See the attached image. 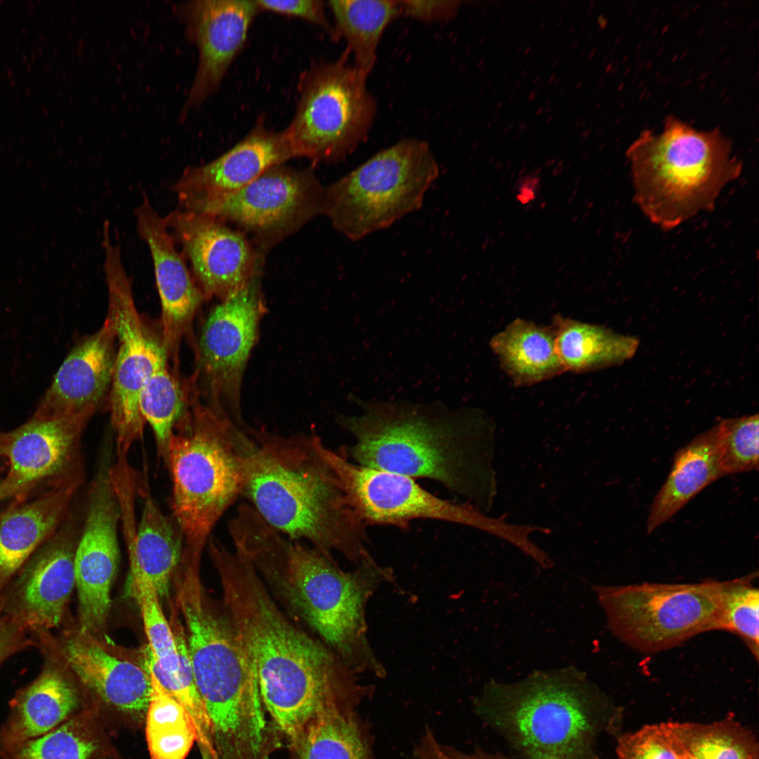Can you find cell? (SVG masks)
<instances>
[{"instance_id":"cell-1","label":"cell","mask_w":759,"mask_h":759,"mask_svg":"<svg viewBox=\"0 0 759 759\" xmlns=\"http://www.w3.org/2000/svg\"><path fill=\"white\" fill-rule=\"evenodd\" d=\"M211 559L264 709L290 745L324 709L356 711L372 696L373 686L361 682L330 647L287 617L245 555L223 546Z\"/></svg>"},{"instance_id":"cell-2","label":"cell","mask_w":759,"mask_h":759,"mask_svg":"<svg viewBox=\"0 0 759 759\" xmlns=\"http://www.w3.org/2000/svg\"><path fill=\"white\" fill-rule=\"evenodd\" d=\"M228 528L234 549L251 562L291 618L357 674H384L369 642L365 614L375 592L394 580L391 568L369 554L355 569L343 570L331 553L284 536L247 504L238 507Z\"/></svg>"},{"instance_id":"cell-3","label":"cell","mask_w":759,"mask_h":759,"mask_svg":"<svg viewBox=\"0 0 759 759\" xmlns=\"http://www.w3.org/2000/svg\"><path fill=\"white\" fill-rule=\"evenodd\" d=\"M359 415L337 417L354 441L343 447L353 462L414 479L424 478L481 503L490 486L488 422L479 411L439 402L358 400Z\"/></svg>"},{"instance_id":"cell-4","label":"cell","mask_w":759,"mask_h":759,"mask_svg":"<svg viewBox=\"0 0 759 759\" xmlns=\"http://www.w3.org/2000/svg\"><path fill=\"white\" fill-rule=\"evenodd\" d=\"M254 441L242 495L284 536L355 566L370 554L365 523L349 502L316 435L283 436L245 427Z\"/></svg>"},{"instance_id":"cell-5","label":"cell","mask_w":759,"mask_h":759,"mask_svg":"<svg viewBox=\"0 0 759 759\" xmlns=\"http://www.w3.org/2000/svg\"><path fill=\"white\" fill-rule=\"evenodd\" d=\"M254 441L245 427L195 398L177 421L164 461L183 559L201 562L217 521L242 495Z\"/></svg>"},{"instance_id":"cell-6","label":"cell","mask_w":759,"mask_h":759,"mask_svg":"<svg viewBox=\"0 0 759 759\" xmlns=\"http://www.w3.org/2000/svg\"><path fill=\"white\" fill-rule=\"evenodd\" d=\"M634 200L661 228L671 230L701 212L713 210L742 163L718 129L697 131L674 117L659 134L645 130L627 151Z\"/></svg>"},{"instance_id":"cell-7","label":"cell","mask_w":759,"mask_h":759,"mask_svg":"<svg viewBox=\"0 0 759 759\" xmlns=\"http://www.w3.org/2000/svg\"><path fill=\"white\" fill-rule=\"evenodd\" d=\"M597 700L585 673L567 666L512 684L491 680L476 705L530 759H585Z\"/></svg>"},{"instance_id":"cell-8","label":"cell","mask_w":759,"mask_h":759,"mask_svg":"<svg viewBox=\"0 0 759 759\" xmlns=\"http://www.w3.org/2000/svg\"><path fill=\"white\" fill-rule=\"evenodd\" d=\"M429 145L406 138L370 157L325 187V214L356 241L419 209L439 176Z\"/></svg>"},{"instance_id":"cell-9","label":"cell","mask_w":759,"mask_h":759,"mask_svg":"<svg viewBox=\"0 0 759 759\" xmlns=\"http://www.w3.org/2000/svg\"><path fill=\"white\" fill-rule=\"evenodd\" d=\"M734 582L595 585L593 590L613 635L637 651L654 653L720 630Z\"/></svg>"},{"instance_id":"cell-10","label":"cell","mask_w":759,"mask_h":759,"mask_svg":"<svg viewBox=\"0 0 759 759\" xmlns=\"http://www.w3.org/2000/svg\"><path fill=\"white\" fill-rule=\"evenodd\" d=\"M348 54L316 62L301 74L296 110L283 130L294 157L334 162L365 141L376 102L367 88L368 75L348 63Z\"/></svg>"},{"instance_id":"cell-11","label":"cell","mask_w":759,"mask_h":759,"mask_svg":"<svg viewBox=\"0 0 759 759\" xmlns=\"http://www.w3.org/2000/svg\"><path fill=\"white\" fill-rule=\"evenodd\" d=\"M325 455L336 470L350 504L368 524L406 528L418 519H433L476 528L521 546L524 526L510 524L485 515L473 504L439 498L406 475L368 467L350 460L342 448L325 447Z\"/></svg>"},{"instance_id":"cell-12","label":"cell","mask_w":759,"mask_h":759,"mask_svg":"<svg viewBox=\"0 0 759 759\" xmlns=\"http://www.w3.org/2000/svg\"><path fill=\"white\" fill-rule=\"evenodd\" d=\"M103 270L108 292V313L118 343L110 399L117 458H127L143 434L144 420L138 408L141 388L155 370L167 360L162 344L147 330L134 299L131 283L121 249L103 230Z\"/></svg>"},{"instance_id":"cell-13","label":"cell","mask_w":759,"mask_h":759,"mask_svg":"<svg viewBox=\"0 0 759 759\" xmlns=\"http://www.w3.org/2000/svg\"><path fill=\"white\" fill-rule=\"evenodd\" d=\"M325 209V187L321 186L313 169L281 164L198 213L238 225L253 235L264 252L313 217L324 214Z\"/></svg>"},{"instance_id":"cell-14","label":"cell","mask_w":759,"mask_h":759,"mask_svg":"<svg viewBox=\"0 0 759 759\" xmlns=\"http://www.w3.org/2000/svg\"><path fill=\"white\" fill-rule=\"evenodd\" d=\"M259 275L210 311L198 343L209 407L240 427L245 426L240 408L242 377L266 310Z\"/></svg>"},{"instance_id":"cell-15","label":"cell","mask_w":759,"mask_h":759,"mask_svg":"<svg viewBox=\"0 0 759 759\" xmlns=\"http://www.w3.org/2000/svg\"><path fill=\"white\" fill-rule=\"evenodd\" d=\"M164 219L205 299L224 301L260 275V254L242 233L225 221L181 208Z\"/></svg>"},{"instance_id":"cell-16","label":"cell","mask_w":759,"mask_h":759,"mask_svg":"<svg viewBox=\"0 0 759 759\" xmlns=\"http://www.w3.org/2000/svg\"><path fill=\"white\" fill-rule=\"evenodd\" d=\"M174 11L199 55L195 75L181 112V118L184 119L219 90L243 49L260 11L252 0L188 1L176 5Z\"/></svg>"},{"instance_id":"cell-17","label":"cell","mask_w":759,"mask_h":759,"mask_svg":"<svg viewBox=\"0 0 759 759\" xmlns=\"http://www.w3.org/2000/svg\"><path fill=\"white\" fill-rule=\"evenodd\" d=\"M120 510L113 492L97 488L89 493L82 532L74 556L80 630L101 632L110 609V592L119 559Z\"/></svg>"},{"instance_id":"cell-18","label":"cell","mask_w":759,"mask_h":759,"mask_svg":"<svg viewBox=\"0 0 759 759\" xmlns=\"http://www.w3.org/2000/svg\"><path fill=\"white\" fill-rule=\"evenodd\" d=\"M293 157L284 131L270 129L265 117H259L229 150L207 164L185 169L174 185L181 209L200 212Z\"/></svg>"},{"instance_id":"cell-19","label":"cell","mask_w":759,"mask_h":759,"mask_svg":"<svg viewBox=\"0 0 759 759\" xmlns=\"http://www.w3.org/2000/svg\"><path fill=\"white\" fill-rule=\"evenodd\" d=\"M93 413L34 414L20 427L0 433V455L8 470L0 481V500L18 495L62 472L75 455L80 436Z\"/></svg>"},{"instance_id":"cell-20","label":"cell","mask_w":759,"mask_h":759,"mask_svg":"<svg viewBox=\"0 0 759 759\" xmlns=\"http://www.w3.org/2000/svg\"><path fill=\"white\" fill-rule=\"evenodd\" d=\"M134 214L137 231L147 244L153 263L162 307V344L167 357L177 366L181 341L191 332L194 317L205 297L164 219L146 194Z\"/></svg>"},{"instance_id":"cell-21","label":"cell","mask_w":759,"mask_h":759,"mask_svg":"<svg viewBox=\"0 0 759 759\" xmlns=\"http://www.w3.org/2000/svg\"><path fill=\"white\" fill-rule=\"evenodd\" d=\"M110 320L77 344L53 376L36 413H93L112 383L117 346Z\"/></svg>"},{"instance_id":"cell-22","label":"cell","mask_w":759,"mask_h":759,"mask_svg":"<svg viewBox=\"0 0 759 759\" xmlns=\"http://www.w3.org/2000/svg\"><path fill=\"white\" fill-rule=\"evenodd\" d=\"M65 657L81 682L107 704L131 717H145L150 694L147 670L105 651L84 631L65 641Z\"/></svg>"},{"instance_id":"cell-23","label":"cell","mask_w":759,"mask_h":759,"mask_svg":"<svg viewBox=\"0 0 759 759\" xmlns=\"http://www.w3.org/2000/svg\"><path fill=\"white\" fill-rule=\"evenodd\" d=\"M75 547L67 537L55 539L30 563L18 590V614L35 630L57 627L75 585Z\"/></svg>"},{"instance_id":"cell-24","label":"cell","mask_w":759,"mask_h":759,"mask_svg":"<svg viewBox=\"0 0 759 759\" xmlns=\"http://www.w3.org/2000/svg\"><path fill=\"white\" fill-rule=\"evenodd\" d=\"M77 692L59 671L46 669L13 701L0 729V753L55 729L74 715Z\"/></svg>"},{"instance_id":"cell-25","label":"cell","mask_w":759,"mask_h":759,"mask_svg":"<svg viewBox=\"0 0 759 759\" xmlns=\"http://www.w3.org/2000/svg\"><path fill=\"white\" fill-rule=\"evenodd\" d=\"M145 484L138 485L143 496L141 520L122 523L129 557L152 581L160 600L169 596L173 580L181 566L183 553L182 534L173 518L157 506Z\"/></svg>"},{"instance_id":"cell-26","label":"cell","mask_w":759,"mask_h":759,"mask_svg":"<svg viewBox=\"0 0 759 759\" xmlns=\"http://www.w3.org/2000/svg\"><path fill=\"white\" fill-rule=\"evenodd\" d=\"M722 476L714 426L676 452L671 470L651 506L647 533L666 523L700 491Z\"/></svg>"},{"instance_id":"cell-27","label":"cell","mask_w":759,"mask_h":759,"mask_svg":"<svg viewBox=\"0 0 759 759\" xmlns=\"http://www.w3.org/2000/svg\"><path fill=\"white\" fill-rule=\"evenodd\" d=\"M489 346L515 386H532L565 372L552 324L517 318L491 339Z\"/></svg>"},{"instance_id":"cell-28","label":"cell","mask_w":759,"mask_h":759,"mask_svg":"<svg viewBox=\"0 0 759 759\" xmlns=\"http://www.w3.org/2000/svg\"><path fill=\"white\" fill-rule=\"evenodd\" d=\"M79 482L72 479L43 497L7 513L0 521V576L17 571L53 531Z\"/></svg>"},{"instance_id":"cell-29","label":"cell","mask_w":759,"mask_h":759,"mask_svg":"<svg viewBox=\"0 0 759 759\" xmlns=\"http://www.w3.org/2000/svg\"><path fill=\"white\" fill-rule=\"evenodd\" d=\"M552 325L565 372L585 373L619 365L637 352L639 340L606 327L557 314Z\"/></svg>"},{"instance_id":"cell-30","label":"cell","mask_w":759,"mask_h":759,"mask_svg":"<svg viewBox=\"0 0 759 759\" xmlns=\"http://www.w3.org/2000/svg\"><path fill=\"white\" fill-rule=\"evenodd\" d=\"M290 746L297 759H377L367 725L340 707L318 713Z\"/></svg>"},{"instance_id":"cell-31","label":"cell","mask_w":759,"mask_h":759,"mask_svg":"<svg viewBox=\"0 0 759 759\" xmlns=\"http://www.w3.org/2000/svg\"><path fill=\"white\" fill-rule=\"evenodd\" d=\"M335 19V37L346 42V51L354 57V67L368 75L377 58V49L387 26L401 13L399 1H328Z\"/></svg>"},{"instance_id":"cell-32","label":"cell","mask_w":759,"mask_h":759,"mask_svg":"<svg viewBox=\"0 0 759 759\" xmlns=\"http://www.w3.org/2000/svg\"><path fill=\"white\" fill-rule=\"evenodd\" d=\"M147 670V669H146ZM150 694L145 737L151 759H186L197 741L195 725L183 706L147 670Z\"/></svg>"},{"instance_id":"cell-33","label":"cell","mask_w":759,"mask_h":759,"mask_svg":"<svg viewBox=\"0 0 759 759\" xmlns=\"http://www.w3.org/2000/svg\"><path fill=\"white\" fill-rule=\"evenodd\" d=\"M170 626L175 640L179 661L178 680L164 669L148 647L145 651L146 669L150 670L163 687L186 709L197 732L202 753L217 759L214 748L210 722L198 692L188 653L183 625L175 606L170 617Z\"/></svg>"},{"instance_id":"cell-34","label":"cell","mask_w":759,"mask_h":759,"mask_svg":"<svg viewBox=\"0 0 759 759\" xmlns=\"http://www.w3.org/2000/svg\"><path fill=\"white\" fill-rule=\"evenodd\" d=\"M194 396L187 398L180 384L162 362L143 384L138 397V408L144 422L153 429L159 455L164 460L173 429Z\"/></svg>"},{"instance_id":"cell-35","label":"cell","mask_w":759,"mask_h":759,"mask_svg":"<svg viewBox=\"0 0 759 759\" xmlns=\"http://www.w3.org/2000/svg\"><path fill=\"white\" fill-rule=\"evenodd\" d=\"M99 741L86 714L0 753V759H95Z\"/></svg>"},{"instance_id":"cell-36","label":"cell","mask_w":759,"mask_h":759,"mask_svg":"<svg viewBox=\"0 0 759 759\" xmlns=\"http://www.w3.org/2000/svg\"><path fill=\"white\" fill-rule=\"evenodd\" d=\"M129 564L131 590L141 610L148 647L159 664L178 680L179 661L176 646L159 595L137 564L131 559Z\"/></svg>"},{"instance_id":"cell-37","label":"cell","mask_w":759,"mask_h":759,"mask_svg":"<svg viewBox=\"0 0 759 759\" xmlns=\"http://www.w3.org/2000/svg\"><path fill=\"white\" fill-rule=\"evenodd\" d=\"M758 415L727 418L715 425L725 476L758 468Z\"/></svg>"},{"instance_id":"cell-38","label":"cell","mask_w":759,"mask_h":759,"mask_svg":"<svg viewBox=\"0 0 759 759\" xmlns=\"http://www.w3.org/2000/svg\"><path fill=\"white\" fill-rule=\"evenodd\" d=\"M754 575L734 579L729 592L720 630L732 632L746 643L758 661L759 648V592L752 585Z\"/></svg>"},{"instance_id":"cell-39","label":"cell","mask_w":759,"mask_h":759,"mask_svg":"<svg viewBox=\"0 0 759 759\" xmlns=\"http://www.w3.org/2000/svg\"><path fill=\"white\" fill-rule=\"evenodd\" d=\"M621 759H688L680 727L673 725L647 726L619 739Z\"/></svg>"},{"instance_id":"cell-40","label":"cell","mask_w":759,"mask_h":759,"mask_svg":"<svg viewBox=\"0 0 759 759\" xmlns=\"http://www.w3.org/2000/svg\"><path fill=\"white\" fill-rule=\"evenodd\" d=\"M260 11H268L301 19L311 23L336 38L334 26L325 14L321 0H256Z\"/></svg>"},{"instance_id":"cell-41","label":"cell","mask_w":759,"mask_h":759,"mask_svg":"<svg viewBox=\"0 0 759 759\" xmlns=\"http://www.w3.org/2000/svg\"><path fill=\"white\" fill-rule=\"evenodd\" d=\"M682 734L688 752L695 759H748L743 748L728 736L709 734L688 740Z\"/></svg>"},{"instance_id":"cell-42","label":"cell","mask_w":759,"mask_h":759,"mask_svg":"<svg viewBox=\"0 0 759 759\" xmlns=\"http://www.w3.org/2000/svg\"><path fill=\"white\" fill-rule=\"evenodd\" d=\"M401 13L423 22H437L449 20L457 12L460 2L457 1H400Z\"/></svg>"},{"instance_id":"cell-43","label":"cell","mask_w":759,"mask_h":759,"mask_svg":"<svg viewBox=\"0 0 759 759\" xmlns=\"http://www.w3.org/2000/svg\"><path fill=\"white\" fill-rule=\"evenodd\" d=\"M415 759H451L436 740L433 731L427 727L415 748Z\"/></svg>"},{"instance_id":"cell-44","label":"cell","mask_w":759,"mask_h":759,"mask_svg":"<svg viewBox=\"0 0 759 759\" xmlns=\"http://www.w3.org/2000/svg\"><path fill=\"white\" fill-rule=\"evenodd\" d=\"M16 630L11 625L0 621V661L11 649L15 641Z\"/></svg>"},{"instance_id":"cell-45","label":"cell","mask_w":759,"mask_h":759,"mask_svg":"<svg viewBox=\"0 0 759 759\" xmlns=\"http://www.w3.org/2000/svg\"><path fill=\"white\" fill-rule=\"evenodd\" d=\"M442 747L451 759H507L501 755L486 753L479 749L471 753H465L450 746L442 745Z\"/></svg>"},{"instance_id":"cell-46","label":"cell","mask_w":759,"mask_h":759,"mask_svg":"<svg viewBox=\"0 0 759 759\" xmlns=\"http://www.w3.org/2000/svg\"><path fill=\"white\" fill-rule=\"evenodd\" d=\"M688 759H695V758H693V757H692V755H691L689 754V757H688Z\"/></svg>"}]
</instances>
